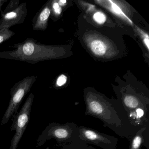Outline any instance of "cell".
Returning <instances> with one entry per match:
<instances>
[{
  "label": "cell",
  "mask_w": 149,
  "mask_h": 149,
  "mask_svg": "<svg viewBox=\"0 0 149 149\" xmlns=\"http://www.w3.org/2000/svg\"><path fill=\"white\" fill-rule=\"evenodd\" d=\"M79 134V126L75 123H51L46 127L38 138L37 145L40 146L47 140L54 139L62 146L78 139Z\"/></svg>",
  "instance_id": "cell-3"
},
{
  "label": "cell",
  "mask_w": 149,
  "mask_h": 149,
  "mask_svg": "<svg viewBox=\"0 0 149 149\" xmlns=\"http://www.w3.org/2000/svg\"><path fill=\"white\" fill-rule=\"evenodd\" d=\"M9 47L13 50L0 52V58L30 64L58 59L62 57L64 53V48L61 46L45 45L33 38H27L22 42L9 45Z\"/></svg>",
  "instance_id": "cell-2"
},
{
  "label": "cell",
  "mask_w": 149,
  "mask_h": 149,
  "mask_svg": "<svg viewBox=\"0 0 149 149\" xmlns=\"http://www.w3.org/2000/svg\"><path fill=\"white\" fill-rule=\"evenodd\" d=\"M93 19L97 24L102 25L106 22V17L103 13L97 12L94 14Z\"/></svg>",
  "instance_id": "cell-16"
},
{
  "label": "cell",
  "mask_w": 149,
  "mask_h": 149,
  "mask_svg": "<svg viewBox=\"0 0 149 149\" xmlns=\"http://www.w3.org/2000/svg\"><path fill=\"white\" fill-rule=\"evenodd\" d=\"M58 2V4L59 5L61 6V7L63 6H65V4H66V2H67V1H65V0H61V1H57Z\"/></svg>",
  "instance_id": "cell-19"
},
{
  "label": "cell",
  "mask_w": 149,
  "mask_h": 149,
  "mask_svg": "<svg viewBox=\"0 0 149 149\" xmlns=\"http://www.w3.org/2000/svg\"><path fill=\"white\" fill-rule=\"evenodd\" d=\"M91 51L95 55L104 56L107 54L110 47L103 39L99 37H94L88 42Z\"/></svg>",
  "instance_id": "cell-10"
},
{
  "label": "cell",
  "mask_w": 149,
  "mask_h": 149,
  "mask_svg": "<svg viewBox=\"0 0 149 149\" xmlns=\"http://www.w3.org/2000/svg\"><path fill=\"white\" fill-rule=\"evenodd\" d=\"M51 1H48L38 11L32 20L33 29L44 31L47 28L48 22L50 17Z\"/></svg>",
  "instance_id": "cell-8"
},
{
  "label": "cell",
  "mask_w": 149,
  "mask_h": 149,
  "mask_svg": "<svg viewBox=\"0 0 149 149\" xmlns=\"http://www.w3.org/2000/svg\"><path fill=\"white\" fill-rule=\"evenodd\" d=\"M60 149H96L89 144L78 139L70 143L62 146Z\"/></svg>",
  "instance_id": "cell-12"
},
{
  "label": "cell",
  "mask_w": 149,
  "mask_h": 149,
  "mask_svg": "<svg viewBox=\"0 0 149 149\" xmlns=\"http://www.w3.org/2000/svg\"><path fill=\"white\" fill-rule=\"evenodd\" d=\"M20 5V0H11L4 11H0L3 13H9L15 10Z\"/></svg>",
  "instance_id": "cell-15"
},
{
  "label": "cell",
  "mask_w": 149,
  "mask_h": 149,
  "mask_svg": "<svg viewBox=\"0 0 149 149\" xmlns=\"http://www.w3.org/2000/svg\"><path fill=\"white\" fill-rule=\"evenodd\" d=\"M129 141V149H141L143 146L149 148V127L140 129Z\"/></svg>",
  "instance_id": "cell-9"
},
{
  "label": "cell",
  "mask_w": 149,
  "mask_h": 149,
  "mask_svg": "<svg viewBox=\"0 0 149 149\" xmlns=\"http://www.w3.org/2000/svg\"><path fill=\"white\" fill-rule=\"evenodd\" d=\"M79 138L87 143L103 149H116L118 141L117 138L84 126H79Z\"/></svg>",
  "instance_id": "cell-6"
},
{
  "label": "cell",
  "mask_w": 149,
  "mask_h": 149,
  "mask_svg": "<svg viewBox=\"0 0 149 149\" xmlns=\"http://www.w3.org/2000/svg\"><path fill=\"white\" fill-rule=\"evenodd\" d=\"M26 3L23 2L15 10L3 13L1 12V19H0V29H9L10 27L24 22L27 15Z\"/></svg>",
  "instance_id": "cell-7"
},
{
  "label": "cell",
  "mask_w": 149,
  "mask_h": 149,
  "mask_svg": "<svg viewBox=\"0 0 149 149\" xmlns=\"http://www.w3.org/2000/svg\"><path fill=\"white\" fill-rule=\"evenodd\" d=\"M84 114L101 120L103 126L121 137L130 140L137 132L131 125L125 110L119 101L88 91L85 95Z\"/></svg>",
  "instance_id": "cell-1"
},
{
  "label": "cell",
  "mask_w": 149,
  "mask_h": 149,
  "mask_svg": "<svg viewBox=\"0 0 149 149\" xmlns=\"http://www.w3.org/2000/svg\"><path fill=\"white\" fill-rule=\"evenodd\" d=\"M50 10L51 13L50 17L51 18L54 17L57 18L61 14L62 12L61 7L59 5L57 1H51Z\"/></svg>",
  "instance_id": "cell-13"
},
{
  "label": "cell",
  "mask_w": 149,
  "mask_h": 149,
  "mask_svg": "<svg viewBox=\"0 0 149 149\" xmlns=\"http://www.w3.org/2000/svg\"><path fill=\"white\" fill-rule=\"evenodd\" d=\"M146 149H149V148H146Z\"/></svg>",
  "instance_id": "cell-21"
},
{
  "label": "cell",
  "mask_w": 149,
  "mask_h": 149,
  "mask_svg": "<svg viewBox=\"0 0 149 149\" xmlns=\"http://www.w3.org/2000/svg\"><path fill=\"white\" fill-rule=\"evenodd\" d=\"M138 31L139 33L141 35V38L143 39V42L145 45L147 47V49L149 50V36L148 34L144 32H143L142 30H140L139 29H138Z\"/></svg>",
  "instance_id": "cell-17"
},
{
  "label": "cell",
  "mask_w": 149,
  "mask_h": 149,
  "mask_svg": "<svg viewBox=\"0 0 149 149\" xmlns=\"http://www.w3.org/2000/svg\"><path fill=\"white\" fill-rule=\"evenodd\" d=\"M36 76H27L14 84L11 89V98L6 111L1 120V124H6L15 114L24 97L30 91L36 81Z\"/></svg>",
  "instance_id": "cell-4"
},
{
  "label": "cell",
  "mask_w": 149,
  "mask_h": 149,
  "mask_svg": "<svg viewBox=\"0 0 149 149\" xmlns=\"http://www.w3.org/2000/svg\"><path fill=\"white\" fill-rule=\"evenodd\" d=\"M15 34L10 29H0V44L11 39Z\"/></svg>",
  "instance_id": "cell-14"
},
{
  "label": "cell",
  "mask_w": 149,
  "mask_h": 149,
  "mask_svg": "<svg viewBox=\"0 0 149 149\" xmlns=\"http://www.w3.org/2000/svg\"><path fill=\"white\" fill-rule=\"evenodd\" d=\"M34 98L33 94L31 93L19 112L14 118L11 129L12 131L15 130V133L11 141L10 149H17L18 147L29 123Z\"/></svg>",
  "instance_id": "cell-5"
},
{
  "label": "cell",
  "mask_w": 149,
  "mask_h": 149,
  "mask_svg": "<svg viewBox=\"0 0 149 149\" xmlns=\"http://www.w3.org/2000/svg\"><path fill=\"white\" fill-rule=\"evenodd\" d=\"M7 1L8 0H0V11H2L1 7L3 4H5Z\"/></svg>",
  "instance_id": "cell-20"
},
{
  "label": "cell",
  "mask_w": 149,
  "mask_h": 149,
  "mask_svg": "<svg viewBox=\"0 0 149 149\" xmlns=\"http://www.w3.org/2000/svg\"><path fill=\"white\" fill-rule=\"evenodd\" d=\"M102 2H104L103 1H102ZM105 2H107V4H105L104 2V5H103V4L102 5H103V6H104L107 7L106 8L109 10H110L111 13H113L114 14L116 15L117 16L121 17V18H123L124 19L128 21L129 23L132 24V22L129 19V17L125 15V14L124 13L122 8L120 7V6H118V5L114 3V1H105Z\"/></svg>",
  "instance_id": "cell-11"
},
{
  "label": "cell",
  "mask_w": 149,
  "mask_h": 149,
  "mask_svg": "<svg viewBox=\"0 0 149 149\" xmlns=\"http://www.w3.org/2000/svg\"><path fill=\"white\" fill-rule=\"evenodd\" d=\"M67 81V76L64 74H61L57 78L56 81V85L59 87L64 85Z\"/></svg>",
  "instance_id": "cell-18"
}]
</instances>
